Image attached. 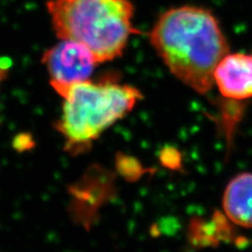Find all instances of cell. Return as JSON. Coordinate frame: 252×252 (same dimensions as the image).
Returning <instances> with one entry per match:
<instances>
[{
    "label": "cell",
    "instance_id": "2",
    "mask_svg": "<svg viewBox=\"0 0 252 252\" xmlns=\"http://www.w3.org/2000/svg\"><path fill=\"white\" fill-rule=\"evenodd\" d=\"M46 7L61 40L83 44L98 63L120 57L135 33L129 0H50Z\"/></svg>",
    "mask_w": 252,
    "mask_h": 252
},
{
    "label": "cell",
    "instance_id": "4",
    "mask_svg": "<svg viewBox=\"0 0 252 252\" xmlns=\"http://www.w3.org/2000/svg\"><path fill=\"white\" fill-rule=\"evenodd\" d=\"M42 63L52 88L62 96L69 86L90 80L98 61L83 44L62 40L43 54Z\"/></svg>",
    "mask_w": 252,
    "mask_h": 252
},
{
    "label": "cell",
    "instance_id": "6",
    "mask_svg": "<svg viewBox=\"0 0 252 252\" xmlns=\"http://www.w3.org/2000/svg\"><path fill=\"white\" fill-rule=\"evenodd\" d=\"M225 215L235 225L252 228V172H244L228 183L224 196Z\"/></svg>",
    "mask_w": 252,
    "mask_h": 252
},
{
    "label": "cell",
    "instance_id": "5",
    "mask_svg": "<svg viewBox=\"0 0 252 252\" xmlns=\"http://www.w3.org/2000/svg\"><path fill=\"white\" fill-rule=\"evenodd\" d=\"M214 80L227 99L240 101L252 98V55L228 53L218 64Z\"/></svg>",
    "mask_w": 252,
    "mask_h": 252
},
{
    "label": "cell",
    "instance_id": "1",
    "mask_svg": "<svg viewBox=\"0 0 252 252\" xmlns=\"http://www.w3.org/2000/svg\"><path fill=\"white\" fill-rule=\"evenodd\" d=\"M151 42L173 76L200 94L215 84V70L229 46L215 15L184 5L163 13L151 32Z\"/></svg>",
    "mask_w": 252,
    "mask_h": 252
},
{
    "label": "cell",
    "instance_id": "3",
    "mask_svg": "<svg viewBox=\"0 0 252 252\" xmlns=\"http://www.w3.org/2000/svg\"><path fill=\"white\" fill-rule=\"evenodd\" d=\"M61 97L64 102L56 127L66 151L78 155L127 115L142 94L130 85L86 80L69 86Z\"/></svg>",
    "mask_w": 252,
    "mask_h": 252
},
{
    "label": "cell",
    "instance_id": "7",
    "mask_svg": "<svg viewBox=\"0 0 252 252\" xmlns=\"http://www.w3.org/2000/svg\"><path fill=\"white\" fill-rule=\"evenodd\" d=\"M9 69H10L9 61L3 58H0V84L3 82L7 74H9Z\"/></svg>",
    "mask_w": 252,
    "mask_h": 252
}]
</instances>
